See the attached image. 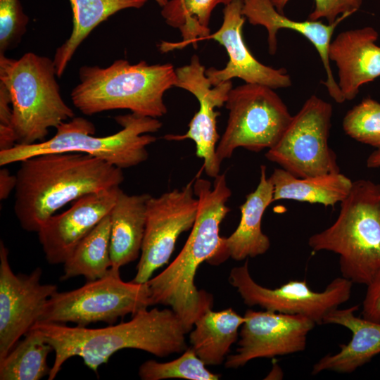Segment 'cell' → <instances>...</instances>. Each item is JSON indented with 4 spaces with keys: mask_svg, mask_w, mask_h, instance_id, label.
<instances>
[{
    "mask_svg": "<svg viewBox=\"0 0 380 380\" xmlns=\"http://www.w3.org/2000/svg\"><path fill=\"white\" fill-rule=\"evenodd\" d=\"M214 179L213 184L201 177L194 179L198 209L191 233L170 265L147 281L153 305L170 307L186 333L202 314L213 308L212 295L197 289L195 276L200 265L217 251L222 239L220 225L230 211L227 202L232 191L226 175L219 174Z\"/></svg>",
    "mask_w": 380,
    "mask_h": 380,
    "instance_id": "cell-1",
    "label": "cell"
},
{
    "mask_svg": "<svg viewBox=\"0 0 380 380\" xmlns=\"http://www.w3.org/2000/svg\"><path fill=\"white\" fill-rule=\"evenodd\" d=\"M13 211L21 227L38 232L68 203L119 186L122 170L89 154L50 153L20 162Z\"/></svg>",
    "mask_w": 380,
    "mask_h": 380,
    "instance_id": "cell-2",
    "label": "cell"
},
{
    "mask_svg": "<svg viewBox=\"0 0 380 380\" xmlns=\"http://www.w3.org/2000/svg\"><path fill=\"white\" fill-rule=\"evenodd\" d=\"M31 329L39 331L55 353L49 380H53L63 364L73 356L82 357L97 373L102 364L122 349L141 350L160 357L186 349V332L171 308L144 309L127 322L104 328L37 322Z\"/></svg>",
    "mask_w": 380,
    "mask_h": 380,
    "instance_id": "cell-3",
    "label": "cell"
},
{
    "mask_svg": "<svg viewBox=\"0 0 380 380\" xmlns=\"http://www.w3.org/2000/svg\"><path fill=\"white\" fill-rule=\"evenodd\" d=\"M79 79L70 99L84 115L127 109L139 115L158 118L167 112L163 96L175 87L176 69L171 63L141 61L131 64L118 59L106 68L82 66Z\"/></svg>",
    "mask_w": 380,
    "mask_h": 380,
    "instance_id": "cell-4",
    "label": "cell"
},
{
    "mask_svg": "<svg viewBox=\"0 0 380 380\" xmlns=\"http://www.w3.org/2000/svg\"><path fill=\"white\" fill-rule=\"evenodd\" d=\"M308 245L338 254L342 277L367 285L380 270V184L353 182L335 222L312 235Z\"/></svg>",
    "mask_w": 380,
    "mask_h": 380,
    "instance_id": "cell-5",
    "label": "cell"
},
{
    "mask_svg": "<svg viewBox=\"0 0 380 380\" xmlns=\"http://www.w3.org/2000/svg\"><path fill=\"white\" fill-rule=\"evenodd\" d=\"M115 121L122 129L111 135L95 137L94 125L82 117H74L59 125L56 134L32 144H16L0 151V165L5 166L27 158L50 153H82L101 159L120 169L136 166L148 157L147 147L156 141L148 134L158 131V119L133 113L118 115Z\"/></svg>",
    "mask_w": 380,
    "mask_h": 380,
    "instance_id": "cell-6",
    "label": "cell"
},
{
    "mask_svg": "<svg viewBox=\"0 0 380 380\" xmlns=\"http://www.w3.org/2000/svg\"><path fill=\"white\" fill-rule=\"evenodd\" d=\"M53 59L33 52L15 59L0 54V84L8 90L17 144L45 140L50 128L75 117L63 101Z\"/></svg>",
    "mask_w": 380,
    "mask_h": 380,
    "instance_id": "cell-7",
    "label": "cell"
},
{
    "mask_svg": "<svg viewBox=\"0 0 380 380\" xmlns=\"http://www.w3.org/2000/svg\"><path fill=\"white\" fill-rule=\"evenodd\" d=\"M151 305L147 282L124 281L120 271L110 269L103 277L87 281L78 289L55 292L46 303L38 322H72L79 327L98 322L112 324L120 317L133 315Z\"/></svg>",
    "mask_w": 380,
    "mask_h": 380,
    "instance_id": "cell-8",
    "label": "cell"
},
{
    "mask_svg": "<svg viewBox=\"0 0 380 380\" xmlns=\"http://www.w3.org/2000/svg\"><path fill=\"white\" fill-rule=\"evenodd\" d=\"M224 105L229 116L216 148L220 163L239 147L253 152L271 148L293 118L274 89L259 84L232 87Z\"/></svg>",
    "mask_w": 380,
    "mask_h": 380,
    "instance_id": "cell-9",
    "label": "cell"
},
{
    "mask_svg": "<svg viewBox=\"0 0 380 380\" xmlns=\"http://www.w3.org/2000/svg\"><path fill=\"white\" fill-rule=\"evenodd\" d=\"M332 113L329 103L310 96L279 141L265 153L266 158L299 178L340 172L336 154L328 143Z\"/></svg>",
    "mask_w": 380,
    "mask_h": 380,
    "instance_id": "cell-10",
    "label": "cell"
},
{
    "mask_svg": "<svg viewBox=\"0 0 380 380\" xmlns=\"http://www.w3.org/2000/svg\"><path fill=\"white\" fill-rule=\"evenodd\" d=\"M229 283L236 289L244 303L274 312L305 316L316 324L348 301L353 282L342 277L332 280L323 291H313L305 280H291L270 289L255 282L250 274L248 261L232 269Z\"/></svg>",
    "mask_w": 380,
    "mask_h": 380,
    "instance_id": "cell-11",
    "label": "cell"
},
{
    "mask_svg": "<svg viewBox=\"0 0 380 380\" xmlns=\"http://www.w3.org/2000/svg\"><path fill=\"white\" fill-rule=\"evenodd\" d=\"M194 180L181 189H175L149 198L134 282L146 283L156 270L168 262L179 235L193 227L198 209Z\"/></svg>",
    "mask_w": 380,
    "mask_h": 380,
    "instance_id": "cell-12",
    "label": "cell"
},
{
    "mask_svg": "<svg viewBox=\"0 0 380 380\" xmlns=\"http://www.w3.org/2000/svg\"><path fill=\"white\" fill-rule=\"evenodd\" d=\"M39 267L29 274H14L8 251L0 242V360L3 359L38 322L55 284H42Z\"/></svg>",
    "mask_w": 380,
    "mask_h": 380,
    "instance_id": "cell-13",
    "label": "cell"
},
{
    "mask_svg": "<svg viewBox=\"0 0 380 380\" xmlns=\"http://www.w3.org/2000/svg\"><path fill=\"white\" fill-rule=\"evenodd\" d=\"M205 70L196 55L191 57L189 64L176 69L175 87L192 94L199 103V108L185 134H169L164 138L169 141L192 140L196 145V156L203 160V168L206 175L215 178L220 174L221 165L216 155L220 140L217 131L220 112L215 108L225 104L232 82L229 80L213 86L205 75Z\"/></svg>",
    "mask_w": 380,
    "mask_h": 380,
    "instance_id": "cell-14",
    "label": "cell"
},
{
    "mask_svg": "<svg viewBox=\"0 0 380 380\" xmlns=\"http://www.w3.org/2000/svg\"><path fill=\"white\" fill-rule=\"evenodd\" d=\"M236 353L227 357V368L243 367L260 357H274L303 351L315 323L310 318L272 310H247Z\"/></svg>",
    "mask_w": 380,
    "mask_h": 380,
    "instance_id": "cell-15",
    "label": "cell"
},
{
    "mask_svg": "<svg viewBox=\"0 0 380 380\" xmlns=\"http://www.w3.org/2000/svg\"><path fill=\"white\" fill-rule=\"evenodd\" d=\"M243 0H234L224 6L220 27L205 39H213L224 47L229 61L222 69L209 68L205 75L213 86L240 78L246 83L259 84L274 89L288 88L292 81L286 69H275L258 61L250 51L243 37L246 18L242 14Z\"/></svg>",
    "mask_w": 380,
    "mask_h": 380,
    "instance_id": "cell-16",
    "label": "cell"
},
{
    "mask_svg": "<svg viewBox=\"0 0 380 380\" xmlns=\"http://www.w3.org/2000/svg\"><path fill=\"white\" fill-rule=\"evenodd\" d=\"M120 190L119 186L87 194L43 224L37 233L49 264L65 262L80 241L110 213Z\"/></svg>",
    "mask_w": 380,
    "mask_h": 380,
    "instance_id": "cell-17",
    "label": "cell"
},
{
    "mask_svg": "<svg viewBox=\"0 0 380 380\" xmlns=\"http://www.w3.org/2000/svg\"><path fill=\"white\" fill-rule=\"evenodd\" d=\"M242 14L250 24L265 27L267 32L268 51L271 55L277 52V34L279 30H291L305 37L316 49L322 62L326 80L322 83L326 87L329 96L336 103L345 101L331 68L329 48L336 27L350 13L341 15L330 24H324L320 20L298 21L277 11L272 0H243Z\"/></svg>",
    "mask_w": 380,
    "mask_h": 380,
    "instance_id": "cell-18",
    "label": "cell"
},
{
    "mask_svg": "<svg viewBox=\"0 0 380 380\" xmlns=\"http://www.w3.org/2000/svg\"><path fill=\"white\" fill-rule=\"evenodd\" d=\"M378 32L367 26L339 33L330 43L329 60L338 68V85L345 101H351L365 84L380 77Z\"/></svg>",
    "mask_w": 380,
    "mask_h": 380,
    "instance_id": "cell-19",
    "label": "cell"
},
{
    "mask_svg": "<svg viewBox=\"0 0 380 380\" xmlns=\"http://www.w3.org/2000/svg\"><path fill=\"white\" fill-rule=\"evenodd\" d=\"M273 202V186L266 175V166H260V181L256 189L246 196L240 206L241 219L236 230L222 237L215 255L208 262L219 265L231 258L240 261L265 253L270 247L269 237L261 229L267 208Z\"/></svg>",
    "mask_w": 380,
    "mask_h": 380,
    "instance_id": "cell-20",
    "label": "cell"
},
{
    "mask_svg": "<svg viewBox=\"0 0 380 380\" xmlns=\"http://www.w3.org/2000/svg\"><path fill=\"white\" fill-rule=\"evenodd\" d=\"M358 305L336 308L324 319L323 324H335L346 327L352 338L346 344H340L336 354L326 355L312 367V374L323 371L351 373L380 353V323L357 317Z\"/></svg>",
    "mask_w": 380,
    "mask_h": 380,
    "instance_id": "cell-21",
    "label": "cell"
},
{
    "mask_svg": "<svg viewBox=\"0 0 380 380\" xmlns=\"http://www.w3.org/2000/svg\"><path fill=\"white\" fill-rule=\"evenodd\" d=\"M151 196L148 194L129 195L120 189L109 213L111 270L120 271L141 254Z\"/></svg>",
    "mask_w": 380,
    "mask_h": 380,
    "instance_id": "cell-22",
    "label": "cell"
},
{
    "mask_svg": "<svg viewBox=\"0 0 380 380\" xmlns=\"http://www.w3.org/2000/svg\"><path fill=\"white\" fill-rule=\"evenodd\" d=\"M273 186V202L293 200L334 206L348 194L353 182L341 172L299 178L275 168L269 177Z\"/></svg>",
    "mask_w": 380,
    "mask_h": 380,
    "instance_id": "cell-23",
    "label": "cell"
},
{
    "mask_svg": "<svg viewBox=\"0 0 380 380\" xmlns=\"http://www.w3.org/2000/svg\"><path fill=\"white\" fill-rule=\"evenodd\" d=\"M244 316L232 308L220 311L209 309L195 322L190 333L191 348L205 365H219L236 341Z\"/></svg>",
    "mask_w": 380,
    "mask_h": 380,
    "instance_id": "cell-24",
    "label": "cell"
},
{
    "mask_svg": "<svg viewBox=\"0 0 380 380\" xmlns=\"http://www.w3.org/2000/svg\"><path fill=\"white\" fill-rule=\"evenodd\" d=\"M72 11V30L56 50L53 63L58 77L64 73L75 51L100 23L117 12L127 8H141L148 0H69Z\"/></svg>",
    "mask_w": 380,
    "mask_h": 380,
    "instance_id": "cell-25",
    "label": "cell"
},
{
    "mask_svg": "<svg viewBox=\"0 0 380 380\" xmlns=\"http://www.w3.org/2000/svg\"><path fill=\"white\" fill-rule=\"evenodd\" d=\"M233 1L168 0L162 7L161 15L168 25L179 30L183 41L178 43L162 42L161 51L167 52L189 44L196 46L198 41L210 34L208 25L215 7L220 4L226 6Z\"/></svg>",
    "mask_w": 380,
    "mask_h": 380,
    "instance_id": "cell-26",
    "label": "cell"
},
{
    "mask_svg": "<svg viewBox=\"0 0 380 380\" xmlns=\"http://www.w3.org/2000/svg\"><path fill=\"white\" fill-rule=\"evenodd\" d=\"M109 214L76 246L63 263V281L83 276L93 281L106 276L111 267Z\"/></svg>",
    "mask_w": 380,
    "mask_h": 380,
    "instance_id": "cell-27",
    "label": "cell"
},
{
    "mask_svg": "<svg viewBox=\"0 0 380 380\" xmlns=\"http://www.w3.org/2000/svg\"><path fill=\"white\" fill-rule=\"evenodd\" d=\"M25 336L0 360L1 380H39L49 376L51 367L46 359L52 346L34 329H30Z\"/></svg>",
    "mask_w": 380,
    "mask_h": 380,
    "instance_id": "cell-28",
    "label": "cell"
},
{
    "mask_svg": "<svg viewBox=\"0 0 380 380\" xmlns=\"http://www.w3.org/2000/svg\"><path fill=\"white\" fill-rule=\"evenodd\" d=\"M139 376L143 380L184 379L189 380H217L220 375L205 367L193 348H186L178 358L167 362L153 360L144 362L139 367Z\"/></svg>",
    "mask_w": 380,
    "mask_h": 380,
    "instance_id": "cell-29",
    "label": "cell"
},
{
    "mask_svg": "<svg viewBox=\"0 0 380 380\" xmlns=\"http://www.w3.org/2000/svg\"><path fill=\"white\" fill-rule=\"evenodd\" d=\"M342 125L352 139L380 148V103L377 101L365 98L346 113Z\"/></svg>",
    "mask_w": 380,
    "mask_h": 380,
    "instance_id": "cell-30",
    "label": "cell"
},
{
    "mask_svg": "<svg viewBox=\"0 0 380 380\" xmlns=\"http://www.w3.org/2000/svg\"><path fill=\"white\" fill-rule=\"evenodd\" d=\"M28 21L20 0H0V54L20 42Z\"/></svg>",
    "mask_w": 380,
    "mask_h": 380,
    "instance_id": "cell-31",
    "label": "cell"
},
{
    "mask_svg": "<svg viewBox=\"0 0 380 380\" xmlns=\"http://www.w3.org/2000/svg\"><path fill=\"white\" fill-rule=\"evenodd\" d=\"M273 5L281 13L289 0H272ZM315 8L308 15V20H319L325 18L328 23H333L339 15L356 12L360 9L362 0H314Z\"/></svg>",
    "mask_w": 380,
    "mask_h": 380,
    "instance_id": "cell-32",
    "label": "cell"
},
{
    "mask_svg": "<svg viewBox=\"0 0 380 380\" xmlns=\"http://www.w3.org/2000/svg\"><path fill=\"white\" fill-rule=\"evenodd\" d=\"M367 286L362 303V317L380 323V270Z\"/></svg>",
    "mask_w": 380,
    "mask_h": 380,
    "instance_id": "cell-33",
    "label": "cell"
},
{
    "mask_svg": "<svg viewBox=\"0 0 380 380\" xmlns=\"http://www.w3.org/2000/svg\"><path fill=\"white\" fill-rule=\"evenodd\" d=\"M0 126L13 127L11 97L6 88L1 84H0Z\"/></svg>",
    "mask_w": 380,
    "mask_h": 380,
    "instance_id": "cell-34",
    "label": "cell"
},
{
    "mask_svg": "<svg viewBox=\"0 0 380 380\" xmlns=\"http://www.w3.org/2000/svg\"><path fill=\"white\" fill-rule=\"evenodd\" d=\"M16 176L11 174L5 167L0 170V199H6L16 186Z\"/></svg>",
    "mask_w": 380,
    "mask_h": 380,
    "instance_id": "cell-35",
    "label": "cell"
},
{
    "mask_svg": "<svg viewBox=\"0 0 380 380\" xmlns=\"http://www.w3.org/2000/svg\"><path fill=\"white\" fill-rule=\"evenodd\" d=\"M366 164L369 168L380 167V148H376L369 156Z\"/></svg>",
    "mask_w": 380,
    "mask_h": 380,
    "instance_id": "cell-36",
    "label": "cell"
},
{
    "mask_svg": "<svg viewBox=\"0 0 380 380\" xmlns=\"http://www.w3.org/2000/svg\"><path fill=\"white\" fill-rule=\"evenodd\" d=\"M161 8L164 6L168 0H154Z\"/></svg>",
    "mask_w": 380,
    "mask_h": 380,
    "instance_id": "cell-37",
    "label": "cell"
}]
</instances>
